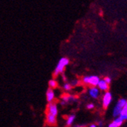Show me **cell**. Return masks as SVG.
I'll list each match as a JSON object with an SVG mask.
<instances>
[{"label": "cell", "instance_id": "obj_8", "mask_svg": "<svg viewBox=\"0 0 127 127\" xmlns=\"http://www.w3.org/2000/svg\"><path fill=\"white\" fill-rule=\"evenodd\" d=\"M46 121H47V123L50 126H55V125H56V123H57L56 117L53 116L51 114L47 113V116H46Z\"/></svg>", "mask_w": 127, "mask_h": 127}, {"label": "cell", "instance_id": "obj_21", "mask_svg": "<svg viewBox=\"0 0 127 127\" xmlns=\"http://www.w3.org/2000/svg\"><path fill=\"white\" fill-rule=\"evenodd\" d=\"M88 127H97V126L96 124H91V125H90Z\"/></svg>", "mask_w": 127, "mask_h": 127}, {"label": "cell", "instance_id": "obj_6", "mask_svg": "<svg viewBox=\"0 0 127 127\" xmlns=\"http://www.w3.org/2000/svg\"><path fill=\"white\" fill-rule=\"evenodd\" d=\"M77 99L76 97H75L74 96L72 95H64L62 97V102H61V104L62 105H65L67 104L68 103H70V102H74L76 101Z\"/></svg>", "mask_w": 127, "mask_h": 127}, {"label": "cell", "instance_id": "obj_19", "mask_svg": "<svg viewBox=\"0 0 127 127\" xmlns=\"http://www.w3.org/2000/svg\"><path fill=\"white\" fill-rule=\"evenodd\" d=\"M108 127H118L116 124H115L113 122H112L111 123H110V125L108 126Z\"/></svg>", "mask_w": 127, "mask_h": 127}, {"label": "cell", "instance_id": "obj_20", "mask_svg": "<svg viewBox=\"0 0 127 127\" xmlns=\"http://www.w3.org/2000/svg\"><path fill=\"white\" fill-rule=\"evenodd\" d=\"M97 127H102L103 126V123L101 122V121H100V122H98V123H97Z\"/></svg>", "mask_w": 127, "mask_h": 127}, {"label": "cell", "instance_id": "obj_16", "mask_svg": "<svg viewBox=\"0 0 127 127\" xmlns=\"http://www.w3.org/2000/svg\"><path fill=\"white\" fill-rule=\"evenodd\" d=\"M95 108V105L93 104V103H88V104L87 105V109L88 110H92V109H94Z\"/></svg>", "mask_w": 127, "mask_h": 127}, {"label": "cell", "instance_id": "obj_7", "mask_svg": "<svg viewBox=\"0 0 127 127\" xmlns=\"http://www.w3.org/2000/svg\"><path fill=\"white\" fill-rule=\"evenodd\" d=\"M88 94L92 98H97L100 95V90L97 87H91L88 90Z\"/></svg>", "mask_w": 127, "mask_h": 127}, {"label": "cell", "instance_id": "obj_4", "mask_svg": "<svg viewBox=\"0 0 127 127\" xmlns=\"http://www.w3.org/2000/svg\"><path fill=\"white\" fill-rule=\"evenodd\" d=\"M113 100V96L112 94L110 93V91H106L104 95L103 96V99H102V106L104 109H107L110 104L112 102Z\"/></svg>", "mask_w": 127, "mask_h": 127}, {"label": "cell", "instance_id": "obj_10", "mask_svg": "<svg viewBox=\"0 0 127 127\" xmlns=\"http://www.w3.org/2000/svg\"><path fill=\"white\" fill-rule=\"evenodd\" d=\"M97 87H98V89L100 90V91H107L109 90V85L105 82L104 80H100V82L97 85Z\"/></svg>", "mask_w": 127, "mask_h": 127}, {"label": "cell", "instance_id": "obj_18", "mask_svg": "<svg viewBox=\"0 0 127 127\" xmlns=\"http://www.w3.org/2000/svg\"><path fill=\"white\" fill-rule=\"evenodd\" d=\"M79 84V81L78 80H74L73 82L71 83L72 86H75V85H78Z\"/></svg>", "mask_w": 127, "mask_h": 127}, {"label": "cell", "instance_id": "obj_2", "mask_svg": "<svg viewBox=\"0 0 127 127\" xmlns=\"http://www.w3.org/2000/svg\"><path fill=\"white\" fill-rule=\"evenodd\" d=\"M100 80V78L97 75H87L82 78V82L85 85H90L91 87H97Z\"/></svg>", "mask_w": 127, "mask_h": 127}, {"label": "cell", "instance_id": "obj_13", "mask_svg": "<svg viewBox=\"0 0 127 127\" xmlns=\"http://www.w3.org/2000/svg\"><path fill=\"white\" fill-rule=\"evenodd\" d=\"M48 85H49V87L50 88L53 89V88H56L57 87V85H58V84H57V82L55 79H51V80L49 81Z\"/></svg>", "mask_w": 127, "mask_h": 127}, {"label": "cell", "instance_id": "obj_9", "mask_svg": "<svg viewBox=\"0 0 127 127\" xmlns=\"http://www.w3.org/2000/svg\"><path fill=\"white\" fill-rule=\"evenodd\" d=\"M46 97H47V100L49 103H52L53 102L54 99H55V93L53 89L49 88L47 91V94H46Z\"/></svg>", "mask_w": 127, "mask_h": 127}, {"label": "cell", "instance_id": "obj_1", "mask_svg": "<svg viewBox=\"0 0 127 127\" xmlns=\"http://www.w3.org/2000/svg\"><path fill=\"white\" fill-rule=\"evenodd\" d=\"M68 63H69V60L68 58H65V57H63V58H61L60 60L59 63H57L56 67L54 70V73H53L54 76H57L60 74H63L65 66H67Z\"/></svg>", "mask_w": 127, "mask_h": 127}, {"label": "cell", "instance_id": "obj_5", "mask_svg": "<svg viewBox=\"0 0 127 127\" xmlns=\"http://www.w3.org/2000/svg\"><path fill=\"white\" fill-rule=\"evenodd\" d=\"M47 113L51 114L55 117L58 115V107H57L56 103H55L54 102L48 103L47 106Z\"/></svg>", "mask_w": 127, "mask_h": 127}, {"label": "cell", "instance_id": "obj_15", "mask_svg": "<svg viewBox=\"0 0 127 127\" xmlns=\"http://www.w3.org/2000/svg\"><path fill=\"white\" fill-rule=\"evenodd\" d=\"M72 88V86L71 84H69V83H65V85H63V89L66 91H71Z\"/></svg>", "mask_w": 127, "mask_h": 127}, {"label": "cell", "instance_id": "obj_12", "mask_svg": "<svg viewBox=\"0 0 127 127\" xmlns=\"http://www.w3.org/2000/svg\"><path fill=\"white\" fill-rule=\"evenodd\" d=\"M75 116L74 114H72V115H70V116H68L66 119V125L68 126H72L73 122L75 121Z\"/></svg>", "mask_w": 127, "mask_h": 127}, {"label": "cell", "instance_id": "obj_11", "mask_svg": "<svg viewBox=\"0 0 127 127\" xmlns=\"http://www.w3.org/2000/svg\"><path fill=\"white\" fill-rule=\"evenodd\" d=\"M120 117L124 121V120H127V101L126 103V104L124 106V107L123 108L120 115Z\"/></svg>", "mask_w": 127, "mask_h": 127}, {"label": "cell", "instance_id": "obj_3", "mask_svg": "<svg viewBox=\"0 0 127 127\" xmlns=\"http://www.w3.org/2000/svg\"><path fill=\"white\" fill-rule=\"evenodd\" d=\"M126 101L127 100L126 99H124V98H121V99H120L117 101V103H116V105L114 106L113 110V117H120V113H121L123 108L124 107Z\"/></svg>", "mask_w": 127, "mask_h": 127}, {"label": "cell", "instance_id": "obj_14", "mask_svg": "<svg viewBox=\"0 0 127 127\" xmlns=\"http://www.w3.org/2000/svg\"><path fill=\"white\" fill-rule=\"evenodd\" d=\"M115 124H116L118 127H120V126H122V124H123V120L120 117H116L115 118V120L113 121Z\"/></svg>", "mask_w": 127, "mask_h": 127}, {"label": "cell", "instance_id": "obj_22", "mask_svg": "<svg viewBox=\"0 0 127 127\" xmlns=\"http://www.w3.org/2000/svg\"><path fill=\"white\" fill-rule=\"evenodd\" d=\"M81 127H85V126H81Z\"/></svg>", "mask_w": 127, "mask_h": 127}, {"label": "cell", "instance_id": "obj_17", "mask_svg": "<svg viewBox=\"0 0 127 127\" xmlns=\"http://www.w3.org/2000/svg\"><path fill=\"white\" fill-rule=\"evenodd\" d=\"M103 80H104L105 82H107L108 85H110L111 83V78H110V77H106Z\"/></svg>", "mask_w": 127, "mask_h": 127}]
</instances>
